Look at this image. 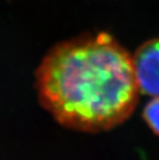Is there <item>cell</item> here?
Masks as SVG:
<instances>
[{
	"label": "cell",
	"mask_w": 159,
	"mask_h": 160,
	"mask_svg": "<svg viewBox=\"0 0 159 160\" xmlns=\"http://www.w3.org/2000/svg\"><path fill=\"white\" fill-rule=\"evenodd\" d=\"M36 87L40 105L60 125L91 133L126 122L140 95L132 56L106 33L51 49L36 72Z\"/></svg>",
	"instance_id": "6da1fadb"
},
{
	"label": "cell",
	"mask_w": 159,
	"mask_h": 160,
	"mask_svg": "<svg viewBox=\"0 0 159 160\" xmlns=\"http://www.w3.org/2000/svg\"><path fill=\"white\" fill-rule=\"evenodd\" d=\"M143 118L152 132L159 136V97H154L143 110Z\"/></svg>",
	"instance_id": "3957f363"
},
{
	"label": "cell",
	"mask_w": 159,
	"mask_h": 160,
	"mask_svg": "<svg viewBox=\"0 0 159 160\" xmlns=\"http://www.w3.org/2000/svg\"><path fill=\"white\" fill-rule=\"evenodd\" d=\"M140 93L159 97V38L146 41L132 56Z\"/></svg>",
	"instance_id": "7a4b0ae2"
}]
</instances>
